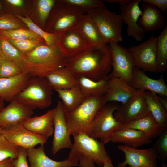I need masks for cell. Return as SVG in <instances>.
<instances>
[{
	"label": "cell",
	"mask_w": 167,
	"mask_h": 167,
	"mask_svg": "<svg viewBox=\"0 0 167 167\" xmlns=\"http://www.w3.org/2000/svg\"><path fill=\"white\" fill-rule=\"evenodd\" d=\"M45 78L54 90L69 89L77 84L75 76L66 66L54 71Z\"/></svg>",
	"instance_id": "cell-26"
},
{
	"label": "cell",
	"mask_w": 167,
	"mask_h": 167,
	"mask_svg": "<svg viewBox=\"0 0 167 167\" xmlns=\"http://www.w3.org/2000/svg\"><path fill=\"white\" fill-rule=\"evenodd\" d=\"M53 90L45 78L32 77L14 99L32 110L44 109L52 103Z\"/></svg>",
	"instance_id": "cell-5"
},
{
	"label": "cell",
	"mask_w": 167,
	"mask_h": 167,
	"mask_svg": "<svg viewBox=\"0 0 167 167\" xmlns=\"http://www.w3.org/2000/svg\"><path fill=\"white\" fill-rule=\"evenodd\" d=\"M33 114V110L13 99L0 111V127L6 128L22 123Z\"/></svg>",
	"instance_id": "cell-20"
},
{
	"label": "cell",
	"mask_w": 167,
	"mask_h": 167,
	"mask_svg": "<svg viewBox=\"0 0 167 167\" xmlns=\"http://www.w3.org/2000/svg\"><path fill=\"white\" fill-rule=\"evenodd\" d=\"M2 5H1V4L0 2V12H2Z\"/></svg>",
	"instance_id": "cell-50"
},
{
	"label": "cell",
	"mask_w": 167,
	"mask_h": 167,
	"mask_svg": "<svg viewBox=\"0 0 167 167\" xmlns=\"http://www.w3.org/2000/svg\"><path fill=\"white\" fill-rule=\"evenodd\" d=\"M109 45L112 70L108 77L121 78L130 85L135 66L132 56L127 48L118 43L112 42Z\"/></svg>",
	"instance_id": "cell-10"
},
{
	"label": "cell",
	"mask_w": 167,
	"mask_h": 167,
	"mask_svg": "<svg viewBox=\"0 0 167 167\" xmlns=\"http://www.w3.org/2000/svg\"><path fill=\"white\" fill-rule=\"evenodd\" d=\"M119 104L110 102L100 108L92 123L89 135L95 139H100L105 144L110 141L113 133L122 125L113 116Z\"/></svg>",
	"instance_id": "cell-7"
},
{
	"label": "cell",
	"mask_w": 167,
	"mask_h": 167,
	"mask_svg": "<svg viewBox=\"0 0 167 167\" xmlns=\"http://www.w3.org/2000/svg\"><path fill=\"white\" fill-rule=\"evenodd\" d=\"M104 104L103 96L88 97L75 109L69 112H66L71 135L83 132L88 135L96 114Z\"/></svg>",
	"instance_id": "cell-6"
},
{
	"label": "cell",
	"mask_w": 167,
	"mask_h": 167,
	"mask_svg": "<svg viewBox=\"0 0 167 167\" xmlns=\"http://www.w3.org/2000/svg\"><path fill=\"white\" fill-rule=\"evenodd\" d=\"M157 41V37L152 36L139 45L128 48L135 67L144 71L159 72L156 59Z\"/></svg>",
	"instance_id": "cell-11"
},
{
	"label": "cell",
	"mask_w": 167,
	"mask_h": 167,
	"mask_svg": "<svg viewBox=\"0 0 167 167\" xmlns=\"http://www.w3.org/2000/svg\"><path fill=\"white\" fill-rule=\"evenodd\" d=\"M58 34L56 44L67 58L75 56L86 50L82 37L74 29L68 30Z\"/></svg>",
	"instance_id": "cell-17"
},
{
	"label": "cell",
	"mask_w": 167,
	"mask_h": 167,
	"mask_svg": "<svg viewBox=\"0 0 167 167\" xmlns=\"http://www.w3.org/2000/svg\"><path fill=\"white\" fill-rule=\"evenodd\" d=\"M130 128L139 130L152 139L157 138L163 129L150 113L142 118L122 125L118 130Z\"/></svg>",
	"instance_id": "cell-28"
},
{
	"label": "cell",
	"mask_w": 167,
	"mask_h": 167,
	"mask_svg": "<svg viewBox=\"0 0 167 167\" xmlns=\"http://www.w3.org/2000/svg\"><path fill=\"white\" fill-rule=\"evenodd\" d=\"M0 55L2 58L14 62L23 72L27 73L23 60L24 55L13 45L7 39L0 34Z\"/></svg>",
	"instance_id": "cell-31"
},
{
	"label": "cell",
	"mask_w": 167,
	"mask_h": 167,
	"mask_svg": "<svg viewBox=\"0 0 167 167\" xmlns=\"http://www.w3.org/2000/svg\"><path fill=\"white\" fill-rule=\"evenodd\" d=\"M142 7L143 10L138 24L144 32L155 31L165 27L163 14L158 9L144 2Z\"/></svg>",
	"instance_id": "cell-23"
},
{
	"label": "cell",
	"mask_w": 167,
	"mask_h": 167,
	"mask_svg": "<svg viewBox=\"0 0 167 167\" xmlns=\"http://www.w3.org/2000/svg\"><path fill=\"white\" fill-rule=\"evenodd\" d=\"M31 77L23 72L13 77L0 78V98L10 102L26 86Z\"/></svg>",
	"instance_id": "cell-24"
},
{
	"label": "cell",
	"mask_w": 167,
	"mask_h": 167,
	"mask_svg": "<svg viewBox=\"0 0 167 167\" xmlns=\"http://www.w3.org/2000/svg\"><path fill=\"white\" fill-rule=\"evenodd\" d=\"M54 6L55 8H53L52 20L49 27V33H59L73 29L84 14L82 9L62 0Z\"/></svg>",
	"instance_id": "cell-8"
},
{
	"label": "cell",
	"mask_w": 167,
	"mask_h": 167,
	"mask_svg": "<svg viewBox=\"0 0 167 167\" xmlns=\"http://www.w3.org/2000/svg\"><path fill=\"white\" fill-rule=\"evenodd\" d=\"M157 137L152 147L156 149L157 152L158 159L162 163H165L167 159V128L163 130Z\"/></svg>",
	"instance_id": "cell-38"
},
{
	"label": "cell",
	"mask_w": 167,
	"mask_h": 167,
	"mask_svg": "<svg viewBox=\"0 0 167 167\" xmlns=\"http://www.w3.org/2000/svg\"><path fill=\"white\" fill-rule=\"evenodd\" d=\"M2 128H1V127H0V134L1 133V131H2Z\"/></svg>",
	"instance_id": "cell-52"
},
{
	"label": "cell",
	"mask_w": 167,
	"mask_h": 167,
	"mask_svg": "<svg viewBox=\"0 0 167 167\" xmlns=\"http://www.w3.org/2000/svg\"><path fill=\"white\" fill-rule=\"evenodd\" d=\"M80 35L86 50H97L107 44L99 34L93 22L87 14H84L73 28Z\"/></svg>",
	"instance_id": "cell-16"
},
{
	"label": "cell",
	"mask_w": 167,
	"mask_h": 167,
	"mask_svg": "<svg viewBox=\"0 0 167 167\" xmlns=\"http://www.w3.org/2000/svg\"><path fill=\"white\" fill-rule=\"evenodd\" d=\"M7 39L13 45L24 55L29 53L38 46L41 45L42 41L36 39L20 40Z\"/></svg>",
	"instance_id": "cell-36"
},
{
	"label": "cell",
	"mask_w": 167,
	"mask_h": 167,
	"mask_svg": "<svg viewBox=\"0 0 167 167\" xmlns=\"http://www.w3.org/2000/svg\"><path fill=\"white\" fill-rule=\"evenodd\" d=\"M2 58L0 55V70L1 65V62H2Z\"/></svg>",
	"instance_id": "cell-51"
},
{
	"label": "cell",
	"mask_w": 167,
	"mask_h": 167,
	"mask_svg": "<svg viewBox=\"0 0 167 167\" xmlns=\"http://www.w3.org/2000/svg\"><path fill=\"white\" fill-rule=\"evenodd\" d=\"M63 2L83 10L86 12L92 9L105 6L101 0H63Z\"/></svg>",
	"instance_id": "cell-39"
},
{
	"label": "cell",
	"mask_w": 167,
	"mask_h": 167,
	"mask_svg": "<svg viewBox=\"0 0 167 167\" xmlns=\"http://www.w3.org/2000/svg\"><path fill=\"white\" fill-rule=\"evenodd\" d=\"M136 91V89L121 78L109 79L107 90L103 96L104 103L115 102L124 103L134 95Z\"/></svg>",
	"instance_id": "cell-22"
},
{
	"label": "cell",
	"mask_w": 167,
	"mask_h": 167,
	"mask_svg": "<svg viewBox=\"0 0 167 167\" xmlns=\"http://www.w3.org/2000/svg\"><path fill=\"white\" fill-rule=\"evenodd\" d=\"M27 149L21 148L17 157L12 159V164L14 167H29L27 162Z\"/></svg>",
	"instance_id": "cell-42"
},
{
	"label": "cell",
	"mask_w": 167,
	"mask_h": 167,
	"mask_svg": "<svg viewBox=\"0 0 167 167\" xmlns=\"http://www.w3.org/2000/svg\"><path fill=\"white\" fill-rule=\"evenodd\" d=\"M54 136L51 151L54 155L60 150L71 148L72 143L68 124L66 111L61 101H58L55 107L54 120Z\"/></svg>",
	"instance_id": "cell-12"
},
{
	"label": "cell",
	"mask_w": 167,
	"mask_h": 167,
	"mask_svg": "<svg viewBox=\"0 0 167 167\" xmlns=\"http://www.w3.org/2000/svg\"><path fill=\"white\" fill-rule=\"evenodd\" d=\"M20 27V24L11 17L6 15H0V32L18 29Z\"/></svg>",
	"instance_id": "cell-41"
},
{
	"label": "cell",
	"mask_w": 167,
	"mask_h": 167,
	"mask_svg": "<svg viewBox=\"0 0 167 167\" xmlns=\"http://www.w3.org/2000/svg\"><path fill=\"white\" fill-rule=\"evenodd\" d=\"M5 2L8 4L18 7L22 6L23 3L22 0H7Z\"/></svg>",
	"instance_id": "cell-45"
},
{
	"label": "cell",
	"mask_w": 167,
	"mask_h": 167,
	"mask_svg": "<svg viewBox=\"0 0 167 167\" xmlns=\"http://www.w3.org/2000/svg\"><path fill=\"white\" fill-rule=\"evenodd\" d=\"M0 34L7 39L15 40L30 39L43 40L40 36L31 30L21 28L3 31L0 32Z\"/></svg>",
	"instance_id": "cell-35"
},
{
	"label": "cell",
	"mask_w": 167,
	"mask_h": 167,
	"mask_svg": "<svg viewBox=\"0 0 167 167\" xmlns=\"http://www.w3.org/2000/svg\"><path fill=\"white\" fill-rule=\"evenodd\" d=\"M4 101L3 100L0 98V111L4 108Z\"/></svg>",
	"instance_id": "cell-49"
},
{
	"label": "cell",
	"mask_w": 167,
	"mask_h": 167,
	"mask_svg": "<svg viewBox=\"0 0 167 167\" xmlns=\"http://www.w3.org/2000/svg\"><path fill=\"white\" fill-rule=\"evenodd\" d=\"M12 159H7L0 161V167H14L12 162Z\"/></svg>",
	"instance_id": "cell-44"
},
{
	"label": "cell",
	"mask_w": 167,
	"mask_h": 167,
	"mask_svg": "<svg viewBox=\"0 0 167 167\" xmlns=\"http://www.w3.org/2000/svg\"><path fill=\"white\" fill-rule=\"evenodd\" d=\"M74 143L69 157H73L79 161V167H95V164L103 166L109 156L102 141H98L83 132L72 135Z\"/></svg>",
	"instance_id": "cell-3"
},
{
	"label": "cell",
	"mask_w": 167,
	"mask_h": 167,
	"mask_svg": "<svg viewBox=\"0 0 167 167\" xmlns=\"http://www.w3.org/2000/svg\"><path fill=\"white\" fill-rule=\"evenodd\" d=\"M17 17L25 23L30 30L40 36L49 46L56 45L58 37V33H53L45 31L35 24L28 17H23L19 15Z\"/></svg>",
	"instance_id": "cell-33"
},
{
	"label": "cell",
	"mask_w": 167,
	"mask_h": 167,
	"mask_svg": "<svg viewBox=\"0 0 167 167\" xmlns=\"http://www.w3.org/2000/svg\"><path fill=\"white\" fill-rule=\"evenodd\" d=\"M153 139L141 131L130 128L117 130L113 134L110 141L120 143L136 148L143 145L151 144Z\"/></svg>",
	"instance_id": "cell-25"
},
{
	"label": "cell",
	"mask_w": 167,
	"mask_h": 167,
	"mask_svg": "<svg viewBox=\"0 0 167 167\" xmlns=\"http://www.w3.org/2000/svg\"><path fill=\"white\" fill-rule=\"evenodd\" d=\"M156 63L159 72L164 73L167 68V25L157 37Z\"/></svg>",
	"instance_id": "cell-32"
},
{
	"label": "cell",
	"mask_w": 167,
	"mask_h": 167,
	"mask_svg": "<svg viewBox=\"0 0 167 167\" xmlns=\"http://www.w3.org/2000/svg\"><path fill=\"white\" fill-rule=\"evenodd\" d=\"M55 111V108L48 110L42 115L29 117L22 124L27 129L47 139L53 134Z\"/></svg>",
	"instance_id": "cell-21"
},
{
	"label": "cell",
	"mask_w": 167,
	"mask_h": 167,
	"mask_svg": "<svg viewBox=\"0 0 167 167\" xmlns=\"http://www.w3.org/2000/svg\"><path fill=\"white\" fill-rule=\"evenodd\" d=\"M131 0H105V2L109 3H118L120 5L125 4L129 3Z\"/></svg>",
	"instance_id": "cell-46"
},
{
	"label": "cell",
	"mask_w": 167,
	"mask_h": 167,
	"mask_svg": "<svg viewBox=\"0 0 167 167\" xmlns=\"http://www.w3.org/2000/svg\"><path fill=\"white\" fill-rule=\"evenodd\" d=\"M54 90L62 100L64 108L67 112L76 109L86 98L78 84L70 88Z\"/></svg>",
	"instance_id": "cell-29"
},
{
	"label": "cell",
	"mask_w": 167,
	"mask_h": 167,
	"mask_svg": "<svg viewBox=\"0 0 167 167\" xmlns=\"http://www.w3.org/2000/svg\"><path fill=\"white\" fill-rule=\"evenodd\" d=\"M158 97L161 104L166 111L167 112V100L166 98V97L158 95Z\"/></svg>",
	"instance_id": "cell-47"
},
{
	"label": "cell",
	"mask_w": 167,
	"mask_h": 167,
	"mask_svg": "<svg viewBox=\"0 0 167 167\" xmlns=\"http://www.w3.org/2000/svg\"><path fill=\"white\" fill-rule=\"evenodd\" d=\"M95 24L100 36L107 44L123 41V22L120 15L105 6L86 12Z\"/></svg>",
	"instance_id": "cell-4"
},
{
	"label": "cell",
	"mask_w": 167,
	"mask_h": 167,
	"mask_svg": "<svg viewBox=\"0 0 167 167\" xmlns=\"http://www.w3.org/2000/svg\"><path fill=\"white\" fill-rule=\"evenodd\" d=\"M130 85L134 88L148 91L158 96H167V86L162 76L157 79L148 77L145 71L134 67Z\"/></svg>",
	"instance_id": "cell-18"
},
{
	"label": "cell",
	"mask_w": 167,
	"mask_h": 167,
	"mask_svg": "<svg viewBox=\"0 0 167 167\" xmlns=\"http://www.w3.org/2000/svg\"><path fill=\"white\" fill-rule=\"evenodd\" d=\"M145 91L137 89L127 102L118 105L113 113L115 119L122 125L143 118L149 114Z\"/></svg>",
	"instance_id": "cell-9"
},
{
	"label": "cell",
	"mask_w": 167,
	"mask_h": 167,
	"mask_svg": "<svg viewBox=\"0 0 167 167\" xmlns=\"http://www.w3.org/2000/svg\"><path fill=\"white\" fill-rule=\"evenodd\" d=\"M118 149L125 154V159L119 162L118 167H157V160L158 154L153 147L143 149H139L124 145L118 146Z\"/></svg>",
	"instance_id": "cell-13"
},
{
	"label": "cell",
	"mask_w": 167,
	"mask_h": 167,
	"mask_svg": "<svg viewBox=\"0 0 167 167\" xmlns=\"http://www.w3.org/2000/svg\"><path fill=\"white\" fill-rule=\"evenodd\" d=\"M20 148L15 145L4 136L0 134V161L17 158Z\"/></svg>",
	"instance_id": "cell-34"
},
{
	"label": "cell",
	"mask_w": 167,
	"mask_h": 167,
	"mask_svg": "<svg viewBox=\"0 0 167 167\" xmlns=\"http://www.w3.org/2000/svg\"><path fill=\"white\" fill-rule=\"evenodd\" d=\"M23 72L14 62L2 58L0 70V78H8L17 76Z\"/></svg>",
	"instance_id": "cell-37"
},
{
	"label": "cell",
	"mask_w": 167,
	"mask_h": 167,
	"mask_svg": "<svg viewBox=\"0 0 167 167\" xmlns=\"http://www.w3.org/2000/svg\"><path fill=\"white\" fill-rule=\"evenodd\" d=\"M77 84L86 97L101 96L107 91L109 81L108 76L94 80L83 76H75Z\"/></svg>",
	"instance_id": "cell-27"
},
{
	"label": "cell",
	"mask_w": 167,
	"mask_h": 167,
	"mask_svg": "<svg viewBox=\"0 0 167 167\" xmlns=\"http://www.w3.org/2000/svg\"><path fill=\"white\" fill-rule=\"evenodd\" d=\"M143 1L156 7L163 14L167 13V0H143Z\"/></svg>",
	"instance_id": "cell-43"
},
{
	"label": "cell",
	"mask_w": 167,
	"mask_h": 167,
	"mask_svg": "<svg viewBox=\"0 0 167 167\" xmlns=\"http://www.w3.org/2000/svg\"><path fill=\"white\" fill-rule=\"evenodd\" d=\"M56 2L54 0H39L37 9L41 22L43 25L48 19Z\"/></svg>",
	"instance_id": "cell-40"
},
{
	"label": "cell",
	"mask_w": 167,
	"mask_h": 167,
	"mask_svg": "<svg viewBox=\"0 0 167 167\" xmlns=\"http://www.w3.org/2000/svg\"><path fill=\"white\" fill-rule=\"evenodd\" d=\"M141 0H131L128 3L120 5L119 14L122 20L127 26L126 32L138 42L144 38L145 32L139 27L138 24L139 18L142 13L139 6Z\"/></svg>",
	"instance_id": "cell-15"
},
{
	"label": "cell",
	"mask_w": 167,
	"mask_h": 167,
	"mask_svg": "<svg viewBox=\"0 0 167 167\" xmlns=\"http://www.w3.org/2000/svg\"><path fill=\"white\" fill-rule=\"evenodd\" d=\"M66 66L75 76L98 80L107 76L112 68L109 45L97 50H86L67 58Z\"/></svg>",
	"instance_id": "cell-1"
},
{
	"label": "cell",
	"mask_w": 167,
	"mask_h": 167,
	"mask_svg": "<svg viewBox=\"0 0 167 167\" xmlns=\"http://www.w3.org/2000/svg\"><path fill=\"white\" fill-rule=\"evenodd\" d=\"M44 145L37 148L27 149L29 167H74L78 166L79 161L73 157H68L62 161H57L49 157L45 152Z\"/></svg>",
	"instance_id": "cell-19"
},
{
	"label": "cell",
	"mask_w": 167,
	"mask_h": 167,
	"mask_svg": "<svg viewBox=\"0 0 167 167\" xmlns=\"http://www.w3.org/2000/svg\"><path fill=\"white\" fill-rule=\"evenodd\" d=\"M1 134L15 145L27 149L44 145L47 140L26 128L22 123L2 128Z\"/></svg>",
	"instance_id": "cell-14"
},
{
	"label": "cell",
	"mask_w": 167,
	"mask_h": 167,
	"mask_svg": "<svg viewBox=\"0 0 167 167\" xmlns=\"http://www.w3.org/2000/svg\"><path fill=\"white\" fill-rule=\"evenodd\" d=\"M103 167H114L110 157L104 163Z\"/></svg>",
	"instance_id": "cell-48"
},
{
	"label": "cell",
	"mask_w": 167,
	"mask_h": 167,
	"mask_svg": "<svg viewBox=\"0 0 167 167\" xmlns=\"http://www.w3.org/2000/svg\"><path fill=\"white\" fill-rule=\"evenodd\" d=\"M147 105L156 123L163 129L167 128V112L161 104L156 94L145 91Z\"/></svg>",
	"instance_id": "cell-30"
},
{
	"label": "cell",
	"mask_w": 167,
	"mask_h": 167,
	"mask_svg": "<svg viewBox=\"0 0 167 167\" xmlns=\"http://www.w3.org/2000/svg\"><path fill=\"white\" fill-rule=\"evenodd\" d=\"M67 58L56 44L41 45L24 55L27 73L31 77L45 78L52 72L66 66Z\"/></svg>",
	"instance_id": "cell-2"
}]
</instances>
